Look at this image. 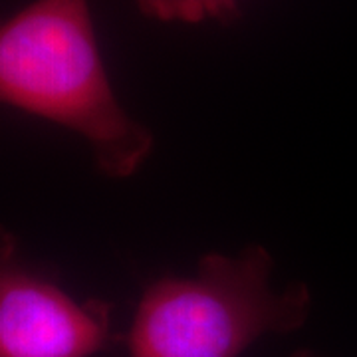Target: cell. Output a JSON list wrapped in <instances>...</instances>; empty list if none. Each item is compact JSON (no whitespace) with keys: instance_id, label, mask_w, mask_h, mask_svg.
Returning a JSON list of instances; mask_svg holds the SVG:
<instances>
[{"instance_id":"obj_1","label":"cell","mask_w":357,"mask_h":357,"mask_svg":"<svg viewBox=\"0 0 357 357\" xmlns=\"http://www.w3.org/2000/svg\"><path fill=\"white\" fill-rule=\"evenodd\" d=\"M0 103L84 137L105 177H131L153 151L107 76L89 0H32L0 20Z\"/></svg>"},{"instance_id":"obj_2","label":"cell","mask_w":357,"mask_h":357,"mask_svg":"<svg viewBox=\"0 0 357 357\" xmlns=\"http://www.w3.org/2000/svg\"><path fill=\"white\" fill-rule=\"evenodd\" d=\"M264 246L204 255L191 276H165L139 298L128 335L129 357H241L268 333L306 324L312 294L302 282L278 290Z\"/></svg>"},{"instance_id":"obj_3","label":"cell","mask_w":357,"mask_h":357,"mask_svg":"<svg viewBox=\"0 0 357 357\" xmlns=\"http://www.w3.org/2000/svg\"><path fill=\"white\" fill-rule=\"evenodd\" d=\"M117 342L107 302L77 300L28 270L0 227V357H93Z\"/></svg>"},{"instance_id":"obj_4","label":"cell","mask_w":357,"mask_h":357,"mask_svg":"<svg viewBox=\"0 0 357 357\" xmlns=\"http://www.w3.org/2000/svg\"><path fill=\"white\" fill-rule=\"evenodd\" d=\"M135 6L147 18L175 24H232L241 18V0H135Z\"/></svg>"},{"instance_id":"obj_5","label":"cell","mask_w":357,"mask_h":357,"mask_svg":"<svg viewBox=\"0 0 357 357\" xmlns=\"http://www.w3.org/2000/svg\"><path fill=\"white\" fill-rule=\"evenodd\" d=\"M294 357H318L316 354H312V351H298Z\"/></svg>"}]
</instances>
